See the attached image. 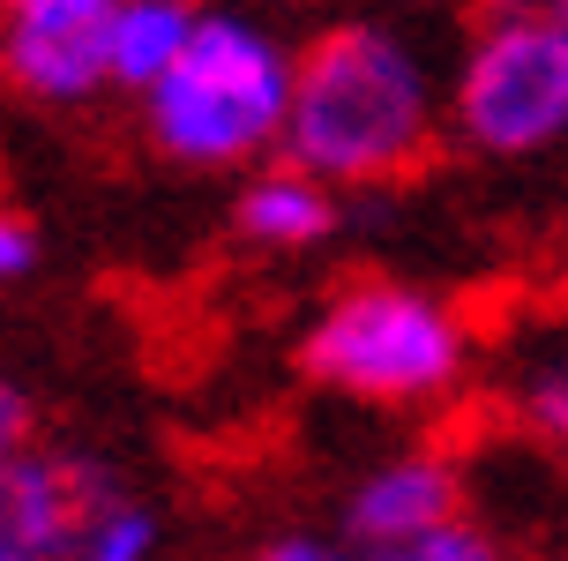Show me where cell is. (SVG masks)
<instances>
[{"instance_id": "6da1fadb", "label": "cell", "mask_w": 568, "mask_h": 561, "mask_svg": "<svg viewBox=\"0 0 568 561\" xmlns=\"http://www.w3.org/2000/svg\"><path fill=\"white\" fill-rule=\"evenodd\" d=\"M442 136V76L412 30L397 23H329L292 53L284 106V166L322 188H382L412 172Z\"/></svg>"}, {"instance_id": "7a4b0ae2", "label": "cell", "mask_w": 568, "mask_h": 561, "mask_svg": "<svg viewBox=\"0 0 568 561\" xmlns=\"http://www.w3.org/2000/svg\"><path fill=\"white\" fill-rule=\"evenodd\" d=\"M292 106V46L247 16H202L172 76L142 98L150 142L180 166H270Z\"/></svg>"}, {"instance_id": "3957f363", "label": "cell", "mask_w": 568, "mask_h": 561, "mask_svg": "<svg viewBox=\"0 0 568 561\" xmlns=\"http://www.w3.org/2000/svg\"><path fill=\"white\" fill-rule=\"evenodd\" d=\"M300 360L322 390L352 397V404L419 412V404L456 397L464 367H471V322L419 284L359 278L307 322Z\"/></svg>"}, {"instance_id": "277c9868", "label": "cell", "mask_w": 568, "mask_h": 561, "mask_svg": "<svg viewBox=\"0 0 568 561\" xmlns=\"http://www.w3.org/2000/svg\"><path fill=\"white\" fill-rule=\"evenodd\" d=\"M442 120L479 158H539L568 136V16L501 8L442 76Z\"/></svg>"}, {"instance_id": "5b68a950", "label": "cell", "mask_w": 568, "mask_h": 561, "mask_svg": "<svg viewBox=\"0 0 568 561\" xmlns=\"http://www.w3.org/2000/svg\"><path fill=\"white\" fill-rule=\"evenodd\" d=\"M113 0H8L0 8V83L38 106H83L105 83Z\"/></svg>"}, {"instance_id": "8992f818", "label": "cell", "mask_w": 568, "mask_h": 561, "mask_svg": "<svg viewBox=\"0 0 568 561\" xmlns=\"http://www.w3.org/2000/svg\"><path fill=\"white\" fill-rule=\"evenodd\" d=\"M456 517H471L464 509V464L449 449H397L374 472H359V487L344 494V547L367 561L442 532Z\"/></svg>"}, {"instance_id": "52a82bcc", "label": "cell", "mask_w": 568, "mask_h": 561, "mask_svg": "<svg viewBox=\"0 0 568 561\" xmlns=\"http://www.w3.org/2000/svg\"><path fill=\"white\" fill-rule=\"evenodd\" d=\"M113 479L83 457H53V449L0 457V561H68L83 509Z\"/></svg>"}, {"instance_id": "ba28073f", "label": "cell", "mask_w": 568, "mask_h": 561, "mask_svg": "<svg viewBox=\"0 0 568 561\" xmlns=\"http://www.w3.org/2000/svg\"><path fill=\"white\" fill-rule=\"evenodd\" d=\"M344 218L337 188H322L314 172L300 166H255L247 172V188H240V232L255 240V248H277V254H300L314 240H329Z\"/></svg>"}, {"instance_id": "9c48e42d", "label": "cell", "mask_w": 568, "mask_h": 561, "mask_svg": "<svg viewBox=\"0 0 568 561\" xmlns=\"http://www.w3.org/2000/svg\"><path fill=\"white\" fill-rule=\"evenodd\" d=\"M202 8L187 0H113V30H105V83L128 90V98H150V90L172 76V60L187 53Z\"/></svg>"}, {"instance_id": "30bf717a", "label": "cell", "mask_w": 568, "mask_h": 561, "mask_svg": "<svg viewBox=\"0 0 568 561\" xmlns=\"http://www.w3.org/2000/svg\"><path fill=\"white\" fill-rule=\"evenodd\" d=\"M68 561H158V509L135 502V494H120V487H105V494L83 509Z\"/></svg>"}, {"instance_id": "8fae6325", "label": "cell", "mask_w": 568, "mask_h": 561, "mask_svg": "<svg viewBox=\"0 0 568 561\" xmlns=\"http://www.w3.org/2000/svg\"><path fill=\"white\" fill-rule=\"evenodd\" d=\"M516 427H524L546 457L568 464V337L516 374Z\"/></svg>"}, {"instance_id": "7c38bea8", "label": "cell", "mask_w": 568, "mask_h": 561, "mask_svg": "<svg viewBox=\"0 0 568 561\" xmlns=\"http://www.w3.org/2000/svg\"><path fill=\"white\" fill-rule=\"evenodd\" d=\"M367 561H516V554H509V539L494 532V524L456 517V524H442V532L412 539V547H389V554H367Z\"/></svg>"}, {"instance_id": "4fadbf2b", "label": "cell", "mask_w": 568, "mask_h": 561, "mask_svg": "<svg viewBox=\"0 0 568 561\" xmlns=\"http://www.w3.org/2000/svg\"><path fill=\"white\" fill-rule=\"evenodd\" d=\"M247 561H359L344 539H322V532H284V539H262Z\"/></svg>"}, {"instance_id": "5bb4252c", "label": "cell", "mask_w": 568, "mask_h": 561, "mask_svg": "<svg viewBox=\"0 0 568 561\" xmlns=\"http://www.w3.org/2000/svg\"><path fill=\"white\" fill-rule=\"evenodd\" d=\"M38 262V232H30L16 210H0V284H16Z\"/></svg>"}, {"instance_id": "9a60e30c", "label": "cell", "mask_w": 568, "mask_h": 561, "mask_svg": "<svg viewBox=\"0 0 568 561\" xmlns=\"http://www.w3.org/2000/svg\"><path fill=\"white\" fill-rule=\"evenodd\" d=\"M23 427H30L23 390H16V382H0V457H16V449H23Z\"/></svg>"}, {"instance_id": "2e32d148", "label": "cell", "mask_w": 568, "mask_h": 561, "mask_svg": "<svg viewBox=\"0 0 568 561\" xmlns=\"http://www.w3.org/2000/svg\"><path fill=\"white\" fill-rule=\"evenodd\" d=\"M561 16H568V0H561Z\"/></svg>"}, {"instance_id": "e0dca14e", "label": "cell", "mask_w": 568, "mask_h": 561, "mask_svg": "<svg viewBox=\"0 0 568 561\" xmlns=\"http://www.w3.org/2000/svg\"><path fill=\"white\" fill-rule=\"evenodd\" d=\"M561 561H568V554H561Z\"/></svg>"}]
</instances>
